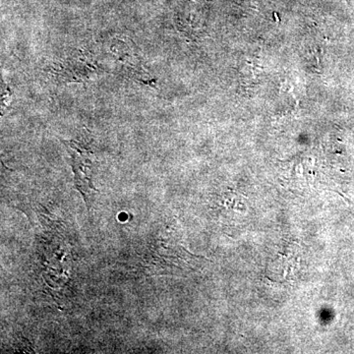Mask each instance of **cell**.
I'll return each mask as SVG.
<instances>
[{
  "label": "cell",
  "mask_w": 354,
  "mask_h": 354,
  "mask_svg": "<svg viewBox=\"0 0 354 354\" xmlns=\"http://www.w3.org/2000/svg\"><path fill=\"white\" fill-rule=\"evenodd\" d=\"M62 141L71 157L76 188L82 193L88 208H91L94 200V192L97 191L92 183V171L95 162L94 153L92 152L91 146L87 145L84 140L80 141L62 140Z\"/></svg>",
  "instance_id": "6da1fadb"
},
{
  "label": "cell",
  "mask_w": 354,
  "mask_h": 354,
  "mask_svg": "<svg viewBox=\"0 0 354 354\" xmlns=\"http://www.w3.org/2000/svg\"><path fill=\"white\" fill-rule=\"evenodd\" d=\"M99 70L97 60L83 51L73 53L66 59L50 67L51 73L64 82H84Z\"/></svg>",
  "instance_id": "7a4b0ae2"
}]
</instances>
